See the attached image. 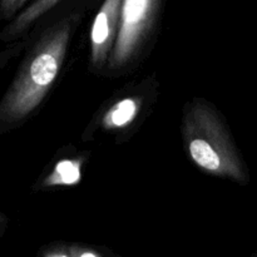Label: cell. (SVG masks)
<instances>
[{
  "label": "cell",
  "instance_id": "3",
  "mask_svg": "<svg viewBox=\"0 0 257 257\" xmlns=\"http://www.w3.org/2000/svg\"><path fill=\"white\" fill-rule=\"evenodd\" d=\"M190 153L200 167L216 172L221 168V157L215 148L202 138H196L190 143Z\"/></svg>",
  "mask_w": 257,
  "mask_h": 257
},
{
  "label": "cell",
  "instance_id": "7",
  "mask_svg": "<svg viewBox=\"0 0 257 257\" xmlns=\"http://www.w3.org/2000/svg\"><path fill=\"white\" fill-rule=\"evenodd\" d=\"M24 4L23 0H0V22L12 19Z\"/></svg>",
  "mask_w": 257,
  "mask_h": 257
},
{
  "label": "cell",
  "instance_id": "5",
  "mask_svg": "<svg viewBox=\"0 0 257 257\" xmlns=\"http://www.w3.org/2000/svg\"><path fill=\"white\" fill-rule=\"evenodd\" d=\"M55 178L63 185H74L80 180L79 166L72 161H62L55 167Z\"/></svg>",
  "mask_w": 257,
  "mask_h": 257
},
{
  "label": "cell",
  "instance_id": "9",
  "mask_svg": "<svg viewBox=\"0 0 257 257\" xmlns=\"http://www.w3.org/2000/svg\"><path fill=\"white\" fill-rule=\"evenodd\" d=\"M79 257H98V256H95L93 252H83Z\"/></svg>",
  "mask_w": 257,
  "mask_h": 257
},
{
  "label": "cell",
  "instance_id": "2",
  "mask_svg": "<svg viewBox=\"0 0 257 257\" xmlns=\"http://www.w3.org/2000/svg\"><path fill=\"white\" fill-rule=\"evenodd\" d=\"M54 4L55 2L35 3V4L32 5L29 9L24 10V12H23L22 14L9 25V27H7L4 30L0 32V40L14 39V37H17L20 33H23V30H24L33 20L37 19L44 10H47L48 8H50Z\"/></svg>",
  "mask_w": 257,
  "mask_h": 257
},
{
  "label": "cell",
  "instance_id": "1",
  "mask_svg": "<svg viewBox=\"0 0 257 257\" xmlns=\"http://www.w3.org/2000/svg\"><path fill=\"white\" fill-rule=\"evenodd\" d=\"M150 2L146 0H128L124 3L123 9V25L122 33L119 37V45H118V53H123L127 50L132 42L133 37L137 34V29L140 28L141 22L145 19L148 12Z\"/></svg>",
  "mask_w": 257,
  "mask_h": 257
},
{
  "label": "cell",
  "instance_id": "11",
  "mask_svg": "<svg viewBox=\"0 0 257 257\" xmlns=\"http://www.w3.org/2000/svg\"><path fill=\"white\" fill-rule=\"evenodd\" d=\"M55 257H69V256H65V255H60V256H55Z\"/></svg>",
  "mask_w": 257,
  "mask_h": 257
},
{
  "label": "cell",
  "instance_id": "10",
  "mask_svg": "<svg viewBox=\"0 0 257 257\" xmlns=\"http://www.w3.org/2000/svg\"><path fill=\"white\" fill-rule=\"evenodd\" d=\"M4 58H3V54H0V68H2V65L4 64Z\"/></svg>",
  "mask_w": 257,
  "mask_h": 257
},
{
  "label": "cell",
  "instance_id": "6",
  "mask_svg": "<svg viewBox=\"0 0 257 257\" xmlns=\"http://www.w3.org/2000/svg\"><path fill=\"white\" fill-rule=\"evenodd\" d=\"M108 12L105 9H103L99 14L95 17L94 24H93L92 29V42L93 44L99 47L103 43L107 40L108 35H109V27H108Z\"/></svg>",
  "mask_w": 257,
  "mask_h": 257
},
{
  "label": "cell",
  "instance_id": "8",
  "mask_svg": "<svg viewBox=\"0 0 257 257\" xmlns=\"http://www.w3.org/2000/svg\"><path fill=\"white\" fill-rule=\"evenodd\" d=\"M5 226H7V217L4 216V213L0 212V236L4 232Z\"/></svg>",
  "mask_w": 257,
  "mask_h": 257
},
{
  "label": "cell",
  "instance_id": "4",
  "mask_svg": "<svg viewBox=\"0 0 257 257\" xmlns=\"http://www.w3.org/2000/svg\"><path fill=\"white\" fill-rule=\"evenodd\" d=\"M137 112V105L135 100L124 99L115 104L107 117V122L114 127H123L133 119Z\"/></svg>",
  "mask_w": 257,
  "mask_h": 257
}]
</instances>
